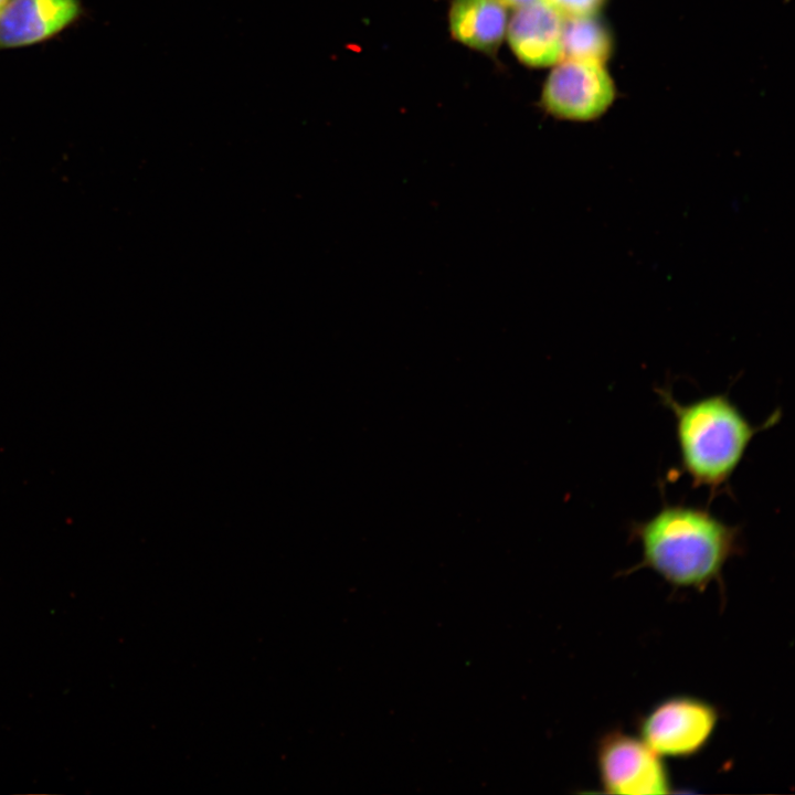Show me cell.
<instances>
[{
    "instance_id": "4",
    "label": "cell",
    "mask_w": 795,
    "mask_h": 795,
    "mask_svg": "<svg viewBox=\"0 0 795 795\" xmlns=\"http://www.w3.org/2000/svg\"><path fill=\"white\" fill-rule=\"evenodd\" d=\"M719 720L710 702L678 695L655 704L638 723L639 736L660 756L689 757L711 739Z\"/></svg>"
},
{
    "instance_id": "10",
    "label": "cell",
    "mask_w": 795,
    "mask_h": 795,
    "mask_svg": "<svg viewBox=\"0 0 795 795\" xmlns=\"http://www.w3.org/2000/svg\"><path fill=\"white\" fill-rule=\"evenodd\" d=\"M564 19L593 15L604 0H542Z\"/></svg>"
},
{
    "instance_id": "5",
    "label": "cell",
    "mask_w": 795,
    "mask_h": 795,
    "mask_svg": "<svg viewBox=\"0 0 795 795\" xmlns=\"http://www.w3.org/2000/svg\"><path fill=\"white\" fill-rule=\"evenodd\" d=\"M614 96V84L603 64L562 59L544 84L541 103L558 118L585 121L602 115Z\"/></svg>"
},
{
    "instance_id": "3",
    "label": "cell",
    "mask_w": 795,
    "mask_h": 795,
    "mask_svg": "<svg viewBox=\"0 0 795 795\" xmlns=\"http://www.w3.org/2000/svg\"><path fill=\"white\" fill-rule=\"evenodd\" d=\"M596 767L604 792L662 795L671 792L670 774L660 755L639 736L614 730L596 745Z\"/></svg>"
},
{
    "instance_id": "12",
    "label": "cell",
    "mask_w": 795,
    "mask_h": 795,
    "mask_svg": "<svg viewBox=\"0 0 795 795\" xmlns=\"http://www.w3.org/2000/svg\"><path fill=\"white\" fill-rule=\"evenodd\" d=\"M9 1H10V0H0V12L3 10V8L7 6V3H8Z\"/></svg>"
},
{
    "instance_id": "8",
    "label": "cell",
    "mask_w": 795,
    "mask_h": 795,
    "mask_svg": "<svg viewBox=\"0 0 795 795\" xmlns=\"http://www.w3.org/2000/svg\"><path fill=\"white\" fill-rule=\"evenodd\" d=\"M449 26L452 35L460 43L494 53L507 29L506 10L497 0H453Z\"/></svg>"
},
{
    "instance_id": "1",
    "label": "cell",
    "mask_w": 795,
    "mask_h": 795,
    "mask_svg": "<svg viewBox=\"0 0 795 795\" xmlns=\"http://www.w3.org/2000/svg\"><path fill=\"white\" fill-rule=\"evenodd\" d=\"M629 532L642 551L632 571L649 569L679 589L706 590L742 551L741 528L706 507L665 502L651 517L632 522Z\"/></svg>"
},
{
    "instance_id": "11",
    "label": "cell",
    "mask_w": 795,
    "mask_h": 795,
    "mask_svg": "<svg viewBox=\"0 0 795 795\" xmlns=\"http://www.w3.org/2000/svg\"><path fill=\"white\" fill-rule=\"evenodd\" d=\"M499 3H501L504 7L512 8V9H520L522 7H526L537 0H497Z\"/></svg>"
},
{
    "instance_id": "7",
    "label": "cell",
    "mask_w": 795,
    "mask_h": 795,
    "mask_svg": "<svg viewBox=\"0 0 795 795\" xmlns=\"http://www.w3.org/2000/svg\"><path fill=\"white\" fill-rule=\"evenodd\" d=\"M564 18L542 0L517 9L508 25V41L517 57L530 66H548L563 57Z\"/></svg>"
},
{
    "instance_id": "9",
    "label": "cell",
    "mask_w": 795,
    "mask_h": 795,
    "mask_svg": "<svg viewBox=\"0 0 795 795\" xmlns=\"http://www.w3.org/2000/svg\"><path fill=\"white\" fill-rule=\"evenodd\" d=\"M562 59L603 64L610 54L611 41L606 29L593 15L564 19Z\"/></svg>"
},
{
    "instance_id": "2",
    "label": "cell",
    "mask_w": 795,
    "mask_h": 795,
    "mask_svg": "<svg viewBox=\"0 0 795 795\" xmlns=\"http://www.w3.org/2000/svg\"><path fill=\"white\" fill-rule=\"evenodd\" d=\"M656 392L675 417L681 471L689 476L692 487L708 488L712 497L729 488L754 436L776 425L782 416L776 410L754 425L727 393L682 403L668 388H657Z\"/></svg>"
},
{
    "instance_id": "6",
    "label": "cell",
    "mask_w": 795,
    "mask_h": 795,
    "mask_svg": "<svg viewBox=\"0 0 795 795\" xmlns=\"http://www.w3.org/2000/svg\"><path fill=\"white\" fill-rule=\"evenodd\" d=\"M86 14L83 0H10L0 12V52L46 43Z\"/></svg>"
}]
</instances>
